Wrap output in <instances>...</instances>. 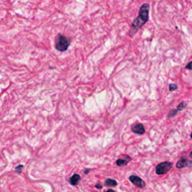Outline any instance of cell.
<instances>
[{
    "label": "cell",
    "mask_w": 192,
    "mask_h": 192,
    "mask_svg": "<svg viewBox=\"0 0 192 192\" xmlns=\"http://www.w3.org/2000/svg\"><path fill=\"white\" fill-rule=\"evenodd\" d=\"M150 4L144 3L141 5L139 11L138 16L133 22L131 27L129 30V35L133 37L137 31L145 24L149 20V14H150Z\"/></svg>",
    "instance_id": "obj_1"
},
{
    "label": "cell",
    "mask_w": 192,
    "mask_h": 192,
    "mask_svg": "<svg viewBox=\"0 0 192 192\" xmlns=\"http://www.w3.org/2000/svg\"><path fill=\"white\" fill-rule=\"evenodd\" d=\"M70 45V41L68 38L63 35H58L56 38V49L59 51H65Z\"/></svg>",
    "instance_id": "obj_2"
},
{
    "label": "cell",
    "mask_w": 192,
    "mask_h": 192,
    "mask_svg": "<svg viewBox=\"0 0 192 192\" xmlns=\"http://www.w3.org/2000/svg\"><path fill=\"white\" fill-rule=\"evenodd\" d=\"M173 164L170 161H164L157 165L156 172L158 175H163L167 173L172 168Z\"/></svg>",
    "instance_id": "obj_3"
},
{
    "label": "cell",
    "mask_w": 192,
    "mask_h": 192,
    "mask_svg": "<svg viewBox=\"0 0 192 192\" xmlns=\"http://www.w3.org/2000/svg\"><path fill=\"white\" fill-rule=\"evenodd\" d=\"M129 180L131 181V182L132 183V184H134V185L140 188H143L146 186L145 182L143 181L141 178L137 176H134V175L130 176Z\"/></svg>",
    "instance_id": "obj_4"
},
{
    "label": "cell",
    "mask_w": 192,
    "mask_h": 192,
    "mask_svg": "<svg viewBox=\"0 0 192 192\" xmlns=\"http://www.w3.org/2000/svg\"><path fill=\"white\" fill-rule=\"evenodd\" d=\"M176 168H183V167H192V161L188 160L186 159H181L176 164Z\"/></svg>",
    "instance_id": "obj_5"
},
{
    "label": "cell",
    "mask_w": 192,
    "mask_h": 192,
    "mask_svg": "<svg viewBox=\"0 0 192 192\" xmlns=\"http://www.w3.org/2000/svg\"><path fill=\"white\" fill-rule=\"evenodd\" d=\"M131 131L137 134H143L145 133V128L143 126V125H142L141 123H137L134 124L131 127Z\"/></svg>",
    "instance_id": "obj_6"
},
{
    "label": "cell",
    "mask_w": 192,
    "mask_h": 192,
    "mask_svg": "<svg viewBox=\"0 0 192 192\" xmlns=\"http://www.w3.org/2000/svg\"><path fill=\"white\" fill-rule=\"evenodd\" d=\"M131 159L130 156H124L123 159H119L118 160H116V164L117 166L122 167V166H126L128 164V162L131 161Z\"/></svg>",
    "instance_id": "obj_7"
},
{
    "label": "cell",
    "mask_w": 192,
    "mask_h": 192,
    "mask_svg": "<svg viewBox=\"0 0 192 192\" xmlns=\"http://www.w3.org/2000/svg\"><path fill=\"white\" fill-rule=\"evenodd\" d=\"M80 181V176L78 174H74L70 178V183L72 185H77Z\"/></svg>",
    "instance_id": "obj_8"
},
{
    "label": "cell",
    "mask_w": 192,
    "mask_h": 192,
    "mask_svg": "<svg viewBox=\"0 0 192 192\" xmlns=\"http://www.w3.org/2000/svg\"><path fill=\"white\" fill-rule=\"evenodd\" d=\"M105 185L109 187H116L117 185V182L112 179H107L105 180Z\"/></svg>",
    "instance_id": "obj_9"
},
{
    "label": "cell",
    "mask_w": 192,
    "mask_h": 192,
    "mask_svg": "<svg viewBox=\"0 0 192 192\" xmlns=\"http://www.w3.org/2000/svg\"><path fill=\"white\" fill-rule=\"evenodd\" d=\"M186 107H187V103L185 102V101H182V102L177 106L176 110H178V111H181V110H184Z\"/></svg>",
    "instance_id": "obj_10"
},
{
    "label": "cell",
    "mask_w": 192,
    "mask_h": 192,
    "mask_svg": "<svg viewBox=\"0 0 192 192\" xmlns=\"http://www.w3.org/2000/svg\"><path fill=\"white\" fill-rule=\"evenodd\" d=\"M177 113H178V110L176 109V110H171L167 114V116L168 118H172V117H174L175 116H176Z\"/></svg>",
    "instance_id": "obj_11"
},
{
    "label": "cell",
    "mask_w": 192,
    "mask_h": 192,
    "mask_svg": "<svg viewBox=\"0 0 192 192\" xmlns=\"http://www.w3.org/2000/svg\"><path fill=\"white\" fill-rule=\"evenodd\" d=\"M177 88H178V86H177L176 84H175V83L170 84V86H169V90H170V92L175 91V90Z\"/></svg>",
    "instance_id": "obj_12"
},
{
    "label": "cell",
    "mask_w": 192,
    "mask_h": 192,
    "mask_svg": "<svg viewBox=\"0 0 192 192\" xmlns=\"http://www.w3.org/2000/svg\"><path fill=\"white\" fill-rule=\"evenodd\" d=\"M186 69H189V70H192V61L190 62L188 64L186 65Z\"/></svg>",
    "instance_id": "obj_13"
},
{
    "label": "cell",
    "mask_w": 192,
    "mask_h": 192,
    "mask_svg": "<svg viewBox=\"0 0 192 192\" xmlns=\"http://www.w3.org/2000/svg\"><path fill=\"white\" fill-rule=\"evenodd\" d=\"M22 167H23V165H20V166L17 167H16V171H17L19 170V173H20V172H21Z\"/></svg>",
    "instance_id": "obj_14"
},
{
    "label": "cell",
    "mask_w": 192,
    "mask_h": 192,
    "mask_svg": "<svg viewBox=\"0 0 192 192\" xmlns=\"http://www.w3.org/2000/svg\"><path fill=\"white\" fill-rule=\"evenodd\" d=\"M95 187L97 189H101V188H102V185H100V184H96Z\"/></svg>",
    "instance_id": "obj_15"
},
{
    "label": "cell",
    "mask_w": 192,
    "mask_h": 192,
    "mask_svg": "<svg viewBox=\"0 0 192 192\" xmlns=\"http://www.w3.org/2000/svg\"><path fill=\"white\" fill-rule=\"evenodd\" d=\"M89 172V170H84V173L85 174H87Z\"/></svg>",
    "instance_id": "obj_16"
},
{
    "label": "cell",
    "mask_w": 192,
    "mask_h": 192,
    "mask_svg": "<svg viewBox=\"0 0 192 192\" xmlns=\"http://www.w3.org/2000/svg\"><path fill=\"white\" fill-rule=\"evenodd\" d=\"M190 157H191V159H192V152L190 153Z\"/></svg>",
    "instance_id": "obj_17"
},
{
    "label": "cell",
    "mask_w": 192,
    "mask_h": 192,
    "mask_svg": "<svg viewBox=\"0 0 192 192\" xmlns=\"http://www.w3.org/2000/svg\"><path fill=\"white\" fill-rule=\"evenodd\" d=\"M191 138H192V133H191Z\"/></svg>",
    "instance_id": "obj_18"
}]
</instances>
